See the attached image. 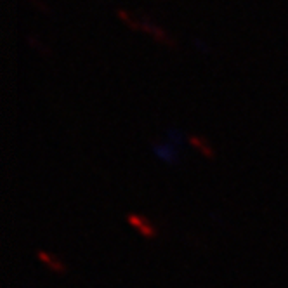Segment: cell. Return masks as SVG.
Returning <instances> with one entry per match:
<instances>
[{
  "label": "cell",
  "instance_id": "1",
  "mask_svg": "<svg viewBox=\"0 0 288 288\" xmlns=\"http://www.w3.org/2000/svg\"><path fill=\"white\" fill-rule=\"evenodd\" d=\"M141 26H143V31H146L148 35H151L153 38L156 40V42L163 43V45H167L169 49H176L177 43L176 40L172 38L167 31H163L162 28L158 26V24L153 23L149 17H141Z\"/></svg>",
  "mask_w": 288,
  "mask_h": 288
},
{
  "label": "cell",
  "instance_id": "2",
  "mask_svg": "<svg viewBox=\"0 0 288 288\" xmlns=\"http://www.w3.org/2000/svg\"><path fill=\"white\" fill-rule=\"evenodd\" d=\"M127 221H129V224L132 226V228H136L137 231H139V235L143 236V238L149 240V238H155V236L158 235V229H156L144 216H139V214H129Z\"/></svg>",
  "mask_w": 288,
  "mask_h": 288
},
{
  "label": "cell",
  "instance_id": "3",
  "mask_svg": "<svg viewBox=\"0 0 288 288\" xmlns=\"http://www.w3.org/2000/svg\"><path fill=\"white\" fill-rule=\"evenodd\" d=\"M36 257H38V261L43 262V264H45L47 268L50 269V271L61 273V275H63V273H66V266H64L63 261H61L59 257H56V255L45 252V250H38V252H36Z\"/></svg>",
  "mask_w": 288,
  "mask_h": 288
},
{
  "label": "cell",
  "instance_id": "4",
  "mask_svg": "<svg viewBox=\"0 0 288 288\" xmlns=\"http://www.w3.org/2000/svg\"><path fill=\"white\" fill-rule=\"evenodd\" d=\"M189 143H191L193 148H196L200 153H202L205 158H210L212 160L214 158V149H212V146H210L209 143H207L203 137H200V136H189Z\"/></svg>",
  "mask_w": 288,
  "mask_h": 288
},
{
  "label": "cell",
  "instance_id": "5",
  "mask_svg": "<svg viewBox=\"0 0 288 288\" xmlns=\"http://www.w3.org/2000/svg\"><path fill=\"white\" fill-rule=\"evenodd\" d=\"M118 17L130 28V30H143V26H141V19H134L127 10L118 9Z\"/></svg>",
  "mask_w": 288,
  "mask_h": 288
},
{
  "label": "cell",
  "instance_id": "6",
  "mask_svg": "<svg viewBox=\"0 0 288 288\" xmlns=\"http://www.w3.org/2000/svg\"><path fill=\"white\" fill-rule=\"evenodd\" d=\"M28 43H30L31 47H35L38 52H42L43 56H52V50H49V47H47L45 43H40L38 40L35 38V36L28 35Z\"/></svg>",
  "mask_w": 288,
  "mask_h": 288
},
{
  "label": "cell",
  "instance_id": "7",
  "mask_svg": "<svg viewBox=\"0 0 288 288\" xmlns=\"http://www.w3.org/2000/svg\"><path fill=\"white\" fill-rule=\"evenodd\" d=\"M31 3H33V5L36 7V9H40V10H43V12H47V5H45V2H42V0H30Z\"/></svg>",
  "mask_w": 288,
  "mask_h": 288
}]
</instances>
